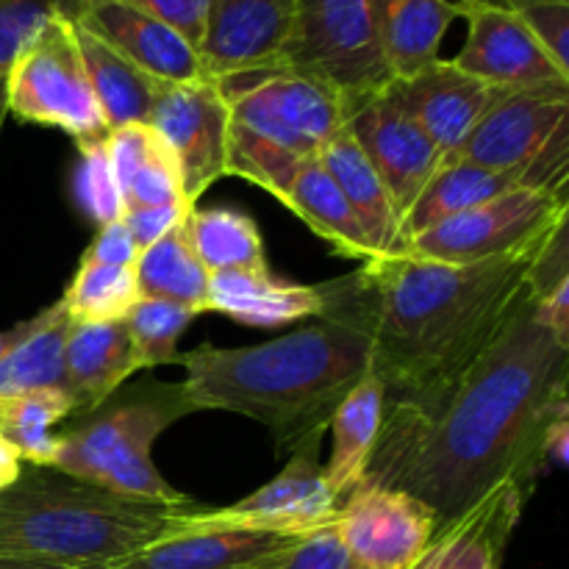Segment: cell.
<instances>
[{
  "label": "cell",
  "instance_id": "obj_1",
  "mask_svg": "<svg viewBox=\"0 0 569 569\" xmlns=\"http://www.w3.org/2000/svg\"><path fill=\"white\" fill-rule=\"evenodd\" d=\"M569 345L533 317L531 292L461 376L420 400H383L370 487L431 506L439 528L506 483L531 489L550 426L569 417Z\"/></svg>",
  "mask_w": 569,
  "mask_h": 569
},
{
  "label": "cell",
  "instance_id": "obj_2",
  "mask_svg": "<svg viewBox=\"0 0 569 569\" xmlns=\"http://www.w3.org/2000/svg\"><path fill=\"white\" fill-rule=\"evenodd\" d=\"M550 233L553 228L526 248L476 264L372 256L350 276L320 283L317 320L365 339L383 400H420L461 376L498 339L526 300L531 267Z\"/></svg>",
  "mask_w": 569,
  "mask_h": 569
},
{
  "label": "cell",
  "instance_id": "obj_3",
  "mask_svg": "<svg viewBox=\"0 0 569 569\" xmlns=\"http://www.w3.org/2000/svg\"><path fill=\"white\" fill-rule=\"evenodd\" d=\"M176 365L194 409L250 417L272 433L278 453H295L320 442L333 411L370 372V350L350 328L317 320L253 348L198 345Z\"/></svg>",
  "mask_w": 569,
  "mask_h": 569
},
{
  "label": "cell",
  "instance_id": "obj_4",
  "mask_svg": "<svg viewBox=\"0 0 569 569\" xmlns=\"http://www.w3.org/2000/svg\"><path fill=\"white\" fill-rule=\"evenodd\" d=\"M194 503L109 492L53 467H28L0 495V556L67 569H109L172 531Z\"/></svg>",
  "mask_w": 569,
  "mask_h": 569
},
{
  "label": "cell",
  "instance_id": "obj_5",
  "mask_svg": "<svg viewBox=\"0 0 569 569\" xmlns=\"http://www.w3.org/2000/svg\"><path fill=\"white\" fill-rule=\"evenodd\" d=\"M228 103V176L278 200L303 161L345 131L348 98L333 83L272 64L217 78Z\"/></svg>",
  "mask_w": 569,
  "mask_h": 569
},
{
  "label": "cell",
  "instance_id": "obj_6",
  "mask_svg": "<svg viewBox=\"0 0 569 569\" xmlns=\"http://www.w3.org/2000/svg\"><path fill=\"white\" fill-rule=\"evenodd\" d=\"M181 383L142 381L114 392L70 431L59 433L53 470L109 492L159 503H192L153 465V445L170 426L194 415Z\"/></svg>",
  "mask_w": 569,
  "mask_h": 569
},
{
  "label": "cell",
  "instance_id": "obj_7",
  "mask_svg": "<svg viewBox=\"0 0 569 569\" xmlns=\"http://www.w3.org/2000/svg\"><path fill=\"white\" fill-rule=\"evenodd\" d=\"M453 159L511 172L522 189L567 198L569 83L498 89Z\"/></svg>",
  "mask_w": 569,
  "mask_h": 569
},
{
  "label": "cell",
  "instance_id": "obj_8",
  "mask_svg": "<svg viewBox=\"0 0 569 569\" xmlns=\"http://www.w3.org/2000/svg\"><path fill=\"white\" fill-rule=\"evenodd\" d=\"M6 106L20 120L70 133L76 144L106 139L109 126L89 83L76 20L53 17L20 50L6 72Z\"/></svg>",
  "mask_w": 569,
  "mask_h": 569
},
{
  "label": "cell",
  "instance_id": "obj_9",
  "mask_svg": "<svg viewBox=\"0 0 569 569\" xmlns=\"http://www.w3.org/2000/svg\"><path fill=\"white\" fill-rule=\"evenodd\" d=\"M278 64L311 72L345 98L383 89L392 76L378 37V0H295Z\"/></svg>",
  "mask_w": 569,
  "mask_h": 569
},
{
  "label": "cell",
  "instance_id": "obj_10",
  "mask_svg": "<svg viewBox=\"0 0 569 569\" xmlns=\"http://www.w3.org/2000/svg\"><path fill=\"white\" fill-rule=\"evenodd\" d=\"M569 200L511 189L409 239V253L445 264H476L520 250L567 220Z\"/></svg>",
  "mask_w": 569,
  "mask_h": 569
},
{
  "label": "cell",
  "instance_id": "obj_11",
  "mask_svg": "<svg viewBox=\"0 0 569 569\" xmlns=\"http://www.w3.org/2000/svg\"><path fill=\"white\" fill-rule=\"evenodd\" d=\"M320 442L303 445L272 481L226 509H187L176 515L172 528H242L283 537H309L333 522L339 500L328 487L317 461Z\"/></svg>",
  "mask_w": 569,
  "mask_h": 569
},
{
  "label": "cell",
  "instance_id": "obj_12",
  "mask_svg": "<svg viewBox=\"0 0 569 569\" xmlns=\"http://www.w3.org/2000/svg\"><path fill=\"white\" fill-rule=\"evenodd\" d=\"M148 126L176 159L189 206L228 176V103L217 78L164 83Z\"/></svg>",
  "mask_w": 569,
  "mask_h": 569
},
{
  "label": "cell",
  "instance_id": "obj_13",
  "mask_svg": "<svg viewBox=\"0 0 569 569\" xmlns=\"http://www.w3.org/2000/svg\"><path fill=\"white\" fill-rule=\"evenodd\" d=\"M331 528L359 569H411L439 520L431 506L400 489L361 483L339 503Z\"/></svg>",
  "mask_w": 569,
  "mask_h": 569
},
{
  "label": "cell",
  "instance_id": "obj_14",
  "mask_svg": "<svg viewBox=\"0 0 569 569\" xmlns=\"http://www.w3.org/2000/svg\"><path fill=\"white\" fill-rule=\"evenodd\" d=\"M345 128L367 161L376 167L403 226L406 211L415 206L417 194L445 161L442 153L426 131L389 98L387 87L348 98Z\"/></svg>",
  "mask_w": 569,
  "mask_h": 569
},
{
  "label": "cell",
  "instance_id": "obj_15",
  "mask_svg": "<svg viewBox=\"0 0 569 569\" xmlns=\"http://www.w3.org/2000/svg\"><path fill=\"white\" fill-rule=\"evenodd\" d=\"M467 42L453 61L467 76L492 89H533L569 83L548 50L537 42L515 9L492 3H459Z\"/></svg>",
  "mask_w": 569,
  "mask_h": 569
},
{
  "label": "cell",
  "instance_id": "obj_16",
  "mask_svg": "<svg viewBox=\"0 0 569 569\" xmlns=\"http://www.w3.org/2000/svg\"><path fill=\"white\" fill-rule=\"evenodd\" d=\"M76 26L164 83L209 78L198 48L137 0H78Z\"/></svg>",
  "mask_w": 569,
  "mask_h": 569
},
{
  "label": "cell",
  "instance_id": "obj_17",
  "mask_svg": "<svg viewBox=\"0 0 569 569\" xmlns=\"http://www.w3.org/2000/svg\"><path fill=\"white\" fill-rule=\"evenodd\" d=\"M387 92L426 131V137L448 161L459 153L498 89L467 76L453 61L437 59L411 78H392Z\"/></svg>",
  "mask_w": 569,
  "mask_h": 569
},
{
  "label": "cell",
  "instance_id": "obj_18",
  "mask_svg": "<svg viewBox=\"0 0 569 569\" xmlns=\"http://www.w3.org/2000/svg\"><path fill=\"white\" fill-rule=\"evenodd\" d=\"M295 0H214L200 61L209 78L261 70L281 59Z\"/></svg>",
  "mask_w": 569,
  "mask_h": 569
},
{
  "label": "cell",
  "instance_id": "obj_19",
  "mask_svg": "<svg viewBox=\"0 0 569 569\" xmlns=\"http://www.w3.org/2000/svg\"><path fill=\"white\" fill-rule=\"evenodd\" d=\"M298 539L242 528H172L109 569H270Z\"/></svg>",
  "mask_w": 569,
  "mask_h": 569
},
{
  "label": "cell",
  "instance_id": "obj_20",
  "mask_svg": "<svg viewBox=\"0 0 569 569\" xmlns=\"http://www.w3.org/2000/svg\"><path fill=\"white\" fill-rule=\"evenodd\" d=\"M531 489L506 483L470 511L437 528L431 545L411 569H500L511 531L526 511Z\"/></svg>",
  "mask_w": 569,
  "mask_h": 569
},
{
  "label": "cell",
  "instance_id": "obj_21",
  "mask_svg": "<svg viewBox=\"0 0 569 569\" xmlns=\"http://www.w3.org/2000/svg\"><path fill=\"white\" fill-rule=\"evenodd\" d=\"M139 372L126 322H72L64 342L61 389L76 403V415H89L122 383Z\"/></svg>",
  "mask_w": 569,
  "mask_h": 569
},
{
  "label": "cell",
  "instance_id": "obj_22",
  "mask_svg": "<svg viewBox=\"0 0 569 569\" xmlns=\"http://www.w3.org/2000/svg\"><path fill=\"white\" fill-rule=\"evenodd\" d=\"M206 311L228 317L248 328H287L306 317H320V287L283 281L267 270L214 272L209 281Z\"/></svg>",
  "mask_w": 569,
  "mask_h": 569
},
{
  "label": "cell",
  "instance_id": "obj_23",
  "mask_svg": "<svg viewBox=\"0 0 569 569\" xmlns=\"http://www.w3.org/2000/svg\"><path fill=\"white\" fill-rule=\"evenodd\" d=\"M320 164L326 167L328 176L345 194L350 209L359 217L361 228H365L367 239L372 244L376 256H406L409 244L403 239V226H400V214L395 209L389 189L378 178L376 167L367 161L356 139L350 137L348 128L339 131L331 142L322 148L317 156Z\"/></svg>",
  "mask_w": 569,
  "mask_h": 569
},
{
  "label": "cell",
  "instance_id": "obj_24",
  "mask_svg": "<svg viewBox=\"0 0 569 569\" xmlns=\"http://www.w3.org/2000/svg\"><path fill=\"white\" fill-rule=\"evenodd\" d=\"M461 17L453 0H378V37L392 78H411L439 59L450 22Z\"/></svg>",
  "mask_w": 569,
  "mask_h": 569
},
{
  "label": "cell",
  "instance_id": "obj_25",
  "mask_svg": "<svg viewBox=\"0 0 569 569\" xmlns=\"http://www.w3.org/2000/svg\"><path fill=\"white\" fill-rule=\"evenodd\" d=\"M381 417H383V387L376 376L367 372L348 398L339 403L333 411L331 428L333 433V448L331 459L322 467L328 487H331L333 498L342 503L356 487L365 481L367 465L376 450L378 431H381Z\"/></svg>",
  "mask_w": 569,
  "mask_h": 569
},
{
  "label": "cell",
  "instance_id": "obj_26",
  "mask_svg": "<svg viewBox=\"0 0 569 569\" xmlns=\"http://www.w3.org/2000/svg\"><path fill=\"white\" fill-rule=\"evenodd\" d=\"M289 211L300 217L317 237L326 239L337 253L350 256V259L367 261L372 259V244L361 228L359 217L350 209L345 194L328 176L320 159H309L295 170L283 192L278 194Z\"/></svg>",
  "mask_w": 569,
  "mask_h": 569
},
{
  "label": "cell",
  "instance_id": "obj_27",
  "mask_svg": "<svg viewBox=\"0 0 569 569\" xmlns=\"http://www.w3.org/2000/svg\"><path fill=\"white\" fill-rule=\"evenodd\" d=\"M76 33L94 100H98L100 111H103L109 131L111 128L131 126V122L148 126L150 111H153L156 100H159L161 89H164V81L144 72L142 67H137L131 59L117 53L114 48H109L94 33L83 31L81 26H76Z\"/></svg>",
  "mask_w": 569,
  "mask_h": 569
},
{
  "label": "cell",
  "instance_id": "obj_28",
  "mask_svg": "<svg viewBox=\"0 0 569 569\" xmlns=\"http://www.w3.org/2000/svg\"><path fill=\"white\" fill-rule=\"evenodd\" d=\"M522 189L511 172H495L487 167L470 164V161L450 159L439 164L431 181L417 194L415 206L403 217V239L409 244L411 237L450 220L456 214L476 209L498 194Z\"/></svg>",
  "mask_w": 569,
  "mask_h": 569
},
{
  "label": "cell",
  "instance_id": "obj_29",
  "mask_svg": "<svg viewBox=\"0 0 569 569\" xmlns=\"http://www.w3.org/2000/svg\"><path fill=\"white\" fill-rule=\"evenodd\" d=\"M189 244L200 264L214 272L233 270H267L264 239L253 217L231 206H211V209H192L183 217Z\"/></svg>",
  "mask_w": 569,
  "mask_h": 569
},
{
  "label": "cell",
  "instance_id": "obj_30",
  "mask_svg": "<svg viewBox=\"0 0 569 569\" xmlns=\"http://www.w3.org/2000/svg\"><path fill=\"white\" fill-rule=\"evenodd\" d=\"M133 270H137L142 298L170 300V303L183 306L194 315L206 311L211 272L194 256L183 222L167 231L159 242L139 250Z\"/></svg>",
  "mask_w": 569,
  "mask_h": 569
},
{
  "label": "cell",
  "instance_id": "obj_31",
  "mask_svg": "<svg viewBox=\"0 0 569 569\" xmlns=\"http://www.w3.org/2000/svg\"><path fill=\"white\" fill-rule=\"evenodd\" d=\"M72 320L61 300L44 309L42 326L28 333L0 361V400L20 398L39 389H61L64 378V342Z\"/></svg>",
  "mask_w": 569,
  "mask_h": 569
},
{
  "label": "cell",
  "instance_id": "obj_32",
  "mask_svg": "<svg viewBox=\"0 0 569 569\" xmlns=\"http://www.w3.org/2000/svg\"><path fill=\"white\" fill-rule=\"evenodd\" d=\"M139 298L133 267L78 261L76 276L59 300L72 322H117L126 320Z\"/></svg>",
  "mask_w": 569,
  "mask_h": 569
},
{
  "label": "cell",
  "instance_id": "obj_33",
  "mask_svg": "<svg viewBox=\"0 0 569 569\" xmlns=\"http://www.w3.org/2000/svg\"><path fill=\"white\" fill-rule=\"evenodd\" d=\"M194 311L159 298H139L126 315L128 337H131L133 356L139 370H153L161 365L178 361V339L194 320Z\"/></svg>",
  "mask_w": 569,
  "mask_h": 569
},
{
  "label": "cell",
  "instance_id": "obj_34",
  "mask_svg": "<svg viewBox=\"0 0 569 569\" xmlns=\"http://www.w3.org/2000/svg\"><path fill=\"white\" fill-rule=\"evenodd\" d=\"M72 194H76L78 209L98 228L122 217V194L117 187L114 170H111L109 153H106V139L78 144Z\"/></svg>",
  "mask_w": 569,
  "mask_h": 569
},
{
  "label": "cell",
  "instance_id": "obj_35",
  "mask_svg": "<svg viewBox=\"0 0 569 569\" xmlns=\"http://www.w3.org/2000/svg\"><path fill=\"white\" fill-rule=\"evenodd\" d=\"M78 0H0V76L53 17L76 20Z\"/></svg>",
  "mask_w": 569,
  "mask_h": 569
},
{
  "label": "cell",
  "instance_id": "obj_36",
  "mask_svg": "<svg viewBox=\"0 0 569 569\" xmlns=\"http://www.w3.org/2000/svg\"><path fill=\"white\" fill-rule=\"evenodd\" d=\"M176 203L189 206L187 198H183V181L181 172H178L176 159H172L167 144L159 139V144H156V150L150 153V159L139 167V172L131 178L126 192H122V211L137 209V206Z\"/></svg>",
  "mask_w": 569,
  "mask_h": 569
},
{
  "label": "cell",
  "instance_id": "obj_37",
  "mask_svg": "<svg viewBox=\"0 0 569 569\" xmlns=\"http://www.w3.org/2000/svg\"><path fill=\"white\" fill-rule=\"evenodd\" d=\"M515 11L550 59L569 72V0H537Z\"/></svg>",
  "mask_w": 569,
  "mask_h": 569
},
{
  "label": "cell",
  "instance_id": "obj_38",
  "mask_svg": "<svg viewBox=\"0 0 569 569\" xmlns=\"http://www.w3.org/2000/svg\"><path fill=\"white\" fill-rule=\"evenodd\" d=\"M270 569H359L350 559V553L345 550V545L339 542L337 531L331 526L322 528V531L309 533V537L298 539L295 548L283 556L281 561H276Z\"/></svg>",
  "mask_w": 569,
  "mask_h": 569
},
{
  "label": "cell",
  "instance_id": "obj_39",
  "mask_svg": "<svg viewBox=\"0 0 569 569\" xmlns=\"http://www.w3.org/2000/svg\"><path fill=\"white\" fill-rule=\"evenodd\" d=\"M139 6L156 14L159 20H164L167 26L176 28L183 39H187L192 48L203 44L206 28H209L211 9H214V0H137Z\"/></svg>",
  "mask_w": 569,
  "mask_h": 569
},
{
  "label": "cell",
  "instance_id": "obj_40",
  "mask_svg": "<svg viewBox=\"0 0 569 569\" xmlns=\"http://www.w3.org/2000/svg\"><path fill=\"white\" fill-rule=\"evenodd\" d=\"M189 209H192V206H183V203L137 206V209L122 211L120 220L126 222L128 233H131L133 242H137L139 250H142V248H148V244L159 242V239L164 237L167 231H172L178 222H183V217H187Z\"/></svg>",
  "mask_w": 569,
  "mask_h": 569
},
{
  "label": "cell",
  "instance_id": "obj_41",
  "mask_svg": "<svg viewBox=\"0 0 569 569\" xmlns=\"http://www.w3.org/2000/svg\"><path fill=\"white\" fill-rule=\"evenodd\" d=\"M139 259V244L128 233L126 222L114 220L98 228L89 248L83 250L81 261H98V264H117V267H133Z\"/></svg>",
  "mask_w": 569,
  "mask_h": 569
},
{
  "label": "cell",
  "instance_id": "obj_42",
  "mask_svg": "<svg viewBox=\"0 0 569 569\" xmlns=\"http://www.w3.org/2000/svg\"><path fill=\"white\" fill-rule=\"evenodd\" d=\"M533 300V317L561 345H569V278Z\"/></svg>",
  "mask_w": 569,
  "mask_h": 569
},
{
  "label": "cell",
  "instance_id": "obj_43",
  "mask_svg": "<svg viewBox=\"0 0 569 569\" xmlns=\"http://www.w3.org/2000/svg\"><path fill=\"white\" fill-rule=\"evenodd\" d=\"M567 448H569V417L556 420L550 426L548 437L542 445L545 467H567Z\"/></svg>",
  "mask_w": 569,
  "mask_h": 569
},
{
  "label": "cell",
  "instance_id": "obj_44",
  "mask_svg": "<svg viewBox=\"0 0 569 569\" xmlns=\"http://www.w3.org/2000/svg\"><path fill=\"white\" fill-rule=\"evenodd\" d=\"M22 470H26V461H22V456L17 453L14 445H11L9 439L0 433V495L20 481Z\"/></svg>",
  "mask_w": 569,
  "mask_h": 569
},
{
  "label": "cell",
  "instance_id": "obj_45",
  "mask_svg": "<svg viewBox=\"0 0 569 569\" xmlns=\"http://www.w3.org/2000/svg\"><path fill=\"white\" fill-rule=\"evenodd\" d=\"M42 320H44V309L39 311L37 317H31V320H22V322H17V326H11V328H6V331H0V361H3L6 356H9L11 350H14L17 345H20L22 339L28 337V333L37 331V328L42 326Z\"/></svg>",
  "mask_w": 569,
  "mask_h": 569
},
{
  "label": "cell",
  "instance_id": "obj_46",
  "mask_svg": "<svg viewBox=\"0 0 569 569\" xmlns=\"http://www.w3.org/2000/svg\"><path fill=\"white\" fill-rule=\"evenodd\" d=\"M0 569H67L56 565H44V561H28V559H3L0 556Z\"/></svg>",
  "mask_w": 569,
  "mask_h": 569
},
{
  "label": "cell",
  "instance_id": "obj_47",
  "mask_svg": "<svg viewBox=\"0 0 569 569\" xmlns=\"http://www.w3.org/2000/svg\"><path fill=\"white\" fill-rule=\"evenodd\" d=\"M453 3H492L503 6V9H522V6L537 3V0H453Z\"/></svg>",
  "mask_w": 569,
  "mask_h": 569
},
{
  "label": "cell",
  "instance_id": "obj_48",
  "mask_svg": "<svg viewBox=\"0 0 569 569\" xmlns=\"http://www.w3.org/2000/svg\"><path fill=\"white\" fill-rule=\"evenodd\" d=\"M9 117V106H6V76L0 78V131H3V122Z\"/></svg>",
  "mask_w": 569,
  "mask_h": 569
},
{
  "label": "cell",
  "instance_id": "obj_49",
  "mask_svg": "<svg viewBox=\"0 0 569 569\" xmlns=\"http://www.w3.org/2000/svg\"><path fill=\"white\" fill-rule=\"evenodd\" d=\"M0 78H3V76H0Z\"/></svg>",
  "mask_w": 569,
  "mask_h": 569
}]
</instances>
